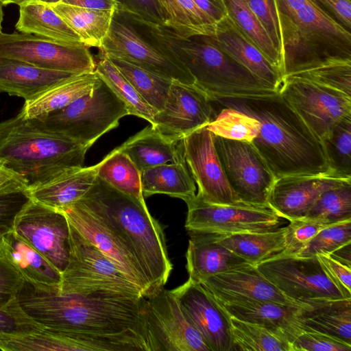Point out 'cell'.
<instances>
[{
    "label": "cell",
    "instance_id": "cell-25",
    "mask_svg": "<svg viewBox=\"0 0 351 351\" xmlns=\"http://www.w3.org/2000/svg\"><path fill=\"white\" fill-rule=\"evenodd\" d=\"M80 74L42 69L19 60L0 57V93L23 98L39 97L51 87Z\"/></svg>",
    "mask_w": 351,
    "mask_h": 351
},
{
    "label": "cell",
    "instance_id": "cell-28",
    "mask_svg": "<svg viewBox=\"0 0 351 351\" xmlns=\"http://www.w3.org/2000/svg\"><path fill=\"white\" fill-rule=\"evenodd\" d=\"M98 167L99 163L67 169L51 180L29 189L30 195L45 205L64 210L80 199L92 187Z\"/></svg>",
    "mask_w": 351,
    "mask_h": 351
},
{
    "label": "cell",
    "instance_id": "cell-35",
    "mask_svg": "<svg viewBox=\"0 0 351 351\" xmlns=\"http://www.w3.org/2000/svg\"><path fill=\"white\" fill-rule=\"evenodd\" d=\"M285 227L261 232L219 234L218 241L249 264L258 263L285 247Z\"/></svg>",
    "mask_w": 351,
    "mask_h": 351
},
{
    "label": "cell",
    "instance_id": "cell-34",
    "mask_svg": "<svg viewBox=\"0 0 351 351\" xmlns=\"http://www.w3.org/2000/svg\"><path fill=\"white\" fill-rule=\"evenodd\" d=\"M141 186L144 197L164 194L186 202L196 195L195 181L184 160L143 170L141 171Z\"/></svg>",
    "mask_w": 351,
    "mask_h": 351
},
{
    "label": "cell",
    "instance_id": "cell-41",
    "mask_svg": "<svg viewBox=\"0 0 351 351\" xmlns=\"http://www.w3.org/2000/svg\"><path fill=\"white\" fill-rule=\"evenodd\" d=\"M108 58L151 107L156 112L163 108L173 80L123 60Z\"/></svg>",
    "mask_w": 351,
    "mask_h": 351
},
{
    "label": "cell",
    "instance_id": "cell-6",
    "mask_svg": "<svg viewBox=\"0 0 351 351\" xmlns=\"http://www.w3.org/2000/svg\"><path fill=\"white\" fill-rule=\"evenodd\" d=\"M283 80L334 58L351 59V32L313 0L289 16L280 17Z\"/></svg>",
    "mask_w": 351,
    "mask_h": 351
},
{
    "label": "cell",
    "instance_id": "cell-46",
    "mask_svg": "<svg viewBox=\"0 0 351 351\" xmlns=\"http://www.w3.org/2000/svg\"><path fill=\"white\" fill-rule=\"evenodd\" d=\"M207 128L215 136L252 142L258 132L260 123L252 116L232 108L224 107Z\"/></svg>",
    "mask_w": 351,
    "mask_h": 351
},
{
    "label": "cell",
    "instance_id": "cell-45",
    "mask_svg": "<svg viewBox=\"0 0 351 351\" xmlns=\"http://www.w3.org/2000/svg\"><path fill=\"white\" fill-rule=\"evenodd\" d=\"M289 77L308 80L351 97V59L328 60Z\"/></svg>",
    "mask_w": 351,
    "mask_h": 351
},
{
    "label": "cell",
    "instance_id": "cell-31",
    "mask_svg": "<svg viewBox=\"0 0 351 351\" xmlns=\"http://www.w3.org/2000/svg\"><path fill=\"white\" fill-rule=\"evenodd\" d=\"M15 27L21 33L69 45H85L52 5L36 0H28L19 5V16Z\"/></svg>",
    "mask_w": 351,
    "mask_h": 351
},
{
    "label": "cell",
    "instance_id": "cell-9",
    "mask_svg": "<svg viewBox=\"0 0 351 351\" xmlns=\"http://www.w3.org/2000/svg\"><path fill=\"white\" fill-rule=\"evenodd\" d=\"M69 264L62 274L59 290L79 295L110 293L143 297L141 291L93 243L70 223Z\"/></svg>",
    "mask_w": 351,
    "mask_h": 351
},
{
    "label": "cell",
    "instance_id": "cell-57",
    "mask_svg": "<svg viewBox=\"0 0 351 351\" xmlns=\"http://www.w3.org/2000/svg\"><path fill=\"white\" fill-rule=\"evenodd\" d=\"M27 189V182L21 176L0 165V195Z\"/></svg>",
    "mask_w": 351,
    "mask_h": 351
},
{
    "label": "cell",
    "instance_id": "cell-50",
    "mask_svg": "<svg viewBox=\"0 0 351 351\" xmlns=\"http://www.w3.org/2000/svg\"><path fill=\"white\" fill-rule=\"evenodd\" d=\"M291 343L293 351H351V343L302 325Z\"/></svg>",
    "mask_w": 351,
    "mask_h": 351
},
{
    "label": "cell",
    "instance_id": "cell-62",
    "mask_svg": "<svg viewBox=\"0 0 351 351\" xmlns=\"http://www.w3.org/2000/svg\"><path fill=\"white\" fill-rule=\"evenodd\" d=\"M27 1L28 0H0V3L2 4V5H6L10 3L17 4L18 5H20L21 4Z\"/></svg>",
    "mask_w": 351,
    "mask_h": 351
},
{
    "label": "cell",
    "instance_id": "cell-51",
    "mask_svg": "<svg viewBox=\"0 0 351 351\" xmlns=\"http://www.w3.org/2000/svg\"><path fill=\"white\" fill-rule=\"evenodd\" d=\"M245 1L263 26L279 53L282 62L283 38L275 0H245Z\"/></svg>",
    "mask_w": 351,
    "mask_h": 351
},
{
    "label": "cell",
    "instance_id": "cell-55",
    "mask_svg": "<svg viewBox=\"0 0 351 351\" xmlns=\"http://www.w3.org/2000/svg\"><path fill=\"white\" fill-rule=\"evenodd\" d=\"M325 13L351 32V0H313Z\"/></svg>",
    "mask_w": 351,
    "mask_h": 351
},
{
    "label": "cell",
    "instance_id": "cell-11",
    "mask_svg": "<svg viewBox=\"0 0 351 351\" xmlns=\"http://www.w3.org/2000/svg\"><path fill=\"white\" fill-rule=\"evenodd\" d=\"M214 141L226 179L237 197L246 204L269 207L276 178L254 145L218 136Z\"/></svg>",
    "mask_w": 351,
    "mask_h": 351
},
{
    "label": "cell",
    "instance_id": "cell-40",
    "mask_svg": "<svg viewBox=\"0 0 351 351\" xmlns=\"http://www.w3.org/2000/svg\"><path fill=\"white\" fill-rule=\"evenodd\" d=\"M97 176L127 195L139 200L145 199L141 172L119 147L99 162Z\"/></svg>",
    "mask_w": 351,
    "mask_h": 351
},
{
    "label": "cell",
    "instance_id": "cell-64",
    "mask_svg": "<svg viewBox=\"0 0 351 351\" xmlns=\"http://www.w3.org/2000/svg\"><path fill=\"white\" fill-rule=\"evenodd\" d=\"M3 20V5L0 3V32H1L2 29V22Z\"/></svg>",
    "mask_w": 351,
    "mask_h": 351
},
{
    "label": "cell",
    "instance_id": "cell-27",
    "mask_svg": "<svg viewBox=\"0 0 351 351\" xmlns=\"http://www.w3.org/2000/svg\"><path fill=\"white\" fill-rule=\"evenodd\" d=\"M0 254L35 285L60 287L62 273L14 230L0 239Z\"/></svg>",
    "mask_w": 351,
    "mask_h": 351
},
{
    "label": "cell",
    "instance_id": "cell-13",
    "mask_svg": "<svg viewBox=\"0 0 351 351\" xmlns=\"http://www.w3.org/2000/svg\"><path fill=\"white\" fill-rule=\"evenodd\" d=\"M278 93L320 140L351 115V97L308 80L287 77Z\"/></svg>",
    "mask_w": 351,
    "mask_h": 351
},
{
    "label": "cell",
    "instance_id": "cell-21",
    "mask_svg": "<svg viewBox=\"0 0 351 351\" xmlns=\"http://www.w3.org/2000/svg\"><path fill=\"white\" fill-rule=\"evenodd\" d=\"M348 180L331 173L282 176L275 180L268 206L288 221L304 218L323 191Z\"/></svg>",
    "mask_w": 351,
    "mask_h": 351
},
{
    "label": "cell",
    "instance_id": "cell-19",
    "mask_svg": "<svg viewBox=\"0 0 351 351\" xmlns=\"http://www.w3.org/2000/svg\"><path fill=\"white\" fill-rule=\"evenodd\" d=\"M171 291L211 351L234 350L230 315L200 282L188 279Z\"/></svg>",
    "mask_w": 351,
    "mask_h": 351
},
{
    "label": "cell",
    "instance_id": "cell-29",
    "mask_svg": "<svg viewBox=\"0 0 351 351\" xmlns=\"http://www.w3.org/2000/svg\"><path fill=\"white\" fill-rule=\"evenodd\" d=\"M138 170L183 160L180 141L176 143L159 133L151 124L119 147Z\"/></svg>",
    "mask_w": 351,
    "mask_h": 351
},
{
    "label": "cell",
    "instance_id": "cell-61",
    "mask_svg": "<svg viewBox=\"0 0 351 351\" xmlns=\"http://www.w3.org/2000/svg\"><path fill=\"white\" fill-rule=\"evenodd\" d=\"M350 243H348L332 252L331 255L340 263L350 267Z\"/></svg>",
    "mask_w": 351,
    "mask_h": 351
},
{
    "label": "cell",
    "instance_id": "cell-22",
    "mask_svg": "<svg viewBox=\"0 0 351 351\" xmlns=\"http://www.w3.org/2000/svg\"><path fill=\"white\" fill-rule=\"evenodd\" d=\"M200 283L221 302L254 300L301 307L308 305L286 296L252 265L208 276Z\"/></svg>",
    "mask_w": 351,
    "mask_h": 351
},
{
    "label": "cell",
    "instance_id": "cell-3",
    "mask_svg": "<svg viewBox=\"0 0 351 351\" xmlns=\"http://www.w3.org/2000/svg\"><path fill=\"white\" fill-rule=\"evenodd\" d=\"M78 202L101 219L126 245L139 264L152 295L162 289L173 266L162 227L149 212L145 199L127 195L97 176Z\"/></svg>",
    "mask_w": 351,
    "mask_h": 351
},
{
    "label": "cell",
    "instance_id": "cell-43",
    "mask_svg": "<svg viewBox=\"0 0 351 351\" xmlns=\"http://www.w3.org/2000/svg\"><path fill=\"white\" fill-rule=\"evenodd\" d=\"M304 218L330 224L351 220V180L323 191Z\"/></svg>",
    "mask_w": 351,
    "mask_h": 351
},
{
    "label": "cell",
    "instance_id": "cell-58",
    "mask_svg": "<svg viewBox=\"0 0 351 351\" xmlns=\"http://www.w3.org/2000/svg\"><path fill=\"white\" fill-rule=\"evenodd\" d=\"M193 1L216 23L227 15L221 0H193Z\"/></svg>",
    "mask_w": 351,
    "mask_h": 351
},
{
    "label": "cell",
    "instance_id": "cell-5",
    "mask_svg": "<svg viewBox=\"0 0 351 351\" xmlns=\"http://www.w3.org/2000/svg\"><path fill=\"white\" fill-rule=\"evenodd\" d=\"M153 36L186 66L195 85L210 100L271 95L278 92L256 77L218 46L210 36H177L164 25L146 22Z\"/></svg>",
    "mask_w": 351,
    "mask_h": 351
},
{
    "label": "cell",
    "instance_id": "cell-32",
    "mask_svg": "<svg viewBox=\"0 0 351 351\" xmlns=\"http://www.w3.org/2000/svg\"><path fill=\"white\" fill-rule=\"evenodd\" d=\"M99 81L100 77L95 71L75 75L36 99L25 101L20 112L26 119H43L90 92Z\"/></svg>",
    "mask_w": 351,
    "mask_h": 351
},
{
    "label": "cell",
    "instance_id": "cell-4",
    "mask_svg": "<svg viewBox=\"0 0 351 351\" xmlns=\"http://www.w3.org/2000/svg\"><path fill=\"white\" fill-rule=\"evenodd\" d=\"M90 147L47 130L19 112L0 122V165L21 176L29 189L67 169L83 167Z\"/></svg>",
    "mask_w": 351,
    "mask_h": 351
},
{
    "label": "cell",
    "instance_id": "cell-49",
    "mask_svg": "<svg viewBox=\"0 0 351 351\" xmlns=\"http://www.w3.org/2000/svg\"><path fill=\"white\" fill-rule=\"evenodd\" d=\"M289 221L285 227V247L280 253L293 256L297 255L320 230L333 225L306 218Z\"/></svg>",
    "mask_w": 351,
    "mask_h": 351
},
{
    "label": "cell",
    "instance_id": "cell-14",
    "mask_svg": "<svg viewBox=\"0 0 351 351\" xmlns=\"http://www.w3.org/2000/svg\"><path fill=\"white\" fill-rule=\"evenodd\" d=\"M14 231L62 274L70 257V223L64 211L31 199L18 215Z\"/></svg>",
    "mask_w": 351,
    "mask_h": 351
},
{
    "label": "cell",
    "instance_id": "cell-60",
    "mask_svg": "<svg viewBox=\"0 0 351 351\" xmlns=\"http://www.w3.org/2000/svg\"><path fill=\"white\" fill-rule=\"evenodd\" d=\"M312 0H275L276 8L280 17L292 15L299 9L308 4Z\"/></svg>",
    "mask_w": 351,
    "mask_h": 351
},
{
    "label": "cell",
    "instance_id": "cell-16",
    "mask_svg": "<svg viewBox=\"0 0 351 351\" xmlns=\"http://www.w3.org/2000/svg\"><path fill=\"white\" fill-rule=\"evenodd\" d=\"M186 204L188 231L230 234L271 230L280 223V217L269 207L210 204L197 195Z\"/></svg>",
    "mask_w": 351,
    "mask_h": 351
},
{
    "label": "cell",
    "instance_id": "cell-26",
    "mask_svg": "<svg viewBox=\"0 0 351 351\" xmlns=\"http://www.w3.org/2000/svg\"><path fill=\"white\" fill-rule=\"evenodd\" d=\"M218 302L230 317L282 331L291 341L302 329L298 320L301 306L254 300Z\"/></svg>",
    "mask_w": 351,
    "mask_h": 351
},
{
    "label": "cell",
    "instance_id": "cell-2",
    "mask_svg": "<svg viewBox=\"0 0 351 351\" xmlns=\"http://www.w3.org/2000/svg\"><path fill=\"white\" fill-rule=\"evenodd\" d=\"M212 101L258 121V132L251 143L276 179L331 173L321 140L278 92L260 97H220Z\"/></svg>",
    "mask_w": 351,
    "mask_h": 351
},
{
    "label": "cell",
    "instance_id": "cell-42",
    "mask_svg": "<svg viewBox=\"0 0 351 351\" xmlns=\"http://www.w3.org/2000/svg\"><path fill=\"white\" fill-rule=\"evenodd\" d=\"M95 71L112 90L125 103L129 114L135 115L153 123L157 112L136 92L111 60L100 53Z\"/></svg>",
    "mask_w": 351,
    "mask_h": 351
},
{
    "label": "cell",
    "instance_id": "cell-48",
    "mask_svg": "<svg viewBox=\"0 0 351 351\" xmlns=\"http://www.w3.org/2000/svg\"><path fill=\"white\" fill-rule=\"evenodd\" d=\"M43 326L21 309L17 298L0 308V341L34 332Z\"/></svg>",
    "mask_w": 351,
    "mask_h": 351
},
{
    "label": "cell",
    "instance_id": "cell-23",
    "mask_svg": "<svg viewBox=\"0 0 351 351\" xmlns=\"http://www.w3.org/2000/svg\"><path fill=\"white\" fill-rule=\"evenodd\" d=\"M189 234L186 268L192 282L250 265L222 245L218 234L193 230Z\"/></svg>",
    "mask_w": 351,
    "mask_h": 351
},
{
    "label": "cell",
    "instance_id": "cell-39",
    "mask_svg": "<svg viewBox=\"0 0 351 351\" xmlns=\"http://www.w3.org/2000/svg\"><path fill=\"white\" fill-rule=\"evenodd\" d=\"M234 350L293 351L292 343L283 332L230 317Z\"/></svg>",
    "mask_w": 351,
    "mask_h": 351
},
{
    "label": "cell",
    "instance_id": "cell-44",
    "mask_svg": "<svg viewBox=\"0 0 351 351\" xmlns=\"http://www.w3.org/2000/svg\"><path fill=\"white\" fill-rule=\"evenodd\" d=\"M321 141L330 172L351 178V115L341 119Z\"/></svg>",
    "mask_w": 351,
    "mask_h": 351
},
{
    "label": "cell",
    "instance_id": "cell-33",
    "mask_svg": "<svg viewBox=\"0 0 351 351\" xmlns=\"http://www.w3.org/2000/svg\"><path fill=\"white\" fill-rule=\"evenodd\" d=\"M4 351H101L93 340L43 326L28 334L0 341Z\"/></svg>",
    "mask_w": 351,
    "mask_h": 351
},
{
    "label": "cell",
    "instance_id": "cell-7",
    "mask_svg": "<svg viewBox=\"0 0 351 351\" xmlns=\"http://www.w3.org/2000/svg\"><path fill=\"white\" fill-rule=\"evenodd\" d=\"M99 50L107 57L123 60L184 84H195L189 70L152 36L144 21L116 9Z\"/></svg>",
    "mask_w": 351,
    "mask_h": 351
},
{
    "label": "cell",
    "instance_id": "cell-18",
    "mask_svg": "<svg viewBox=\"0 0 351 351\" xmlns=\"http://www.w3.org/2000/svg\"><path fill=\"white\" fill-rule=\"evenodd\" d=\"M208 95L195 84L172 80L163 108L151 124L174 142L207 126L216 117Z\"/></svg>",
    "mask_w": 351,
    "mask_h": 351
},
{
    "label": "cell",
    "instance_id": "cell-53",
    "mask_svg": "<svg viewBox=\"0 0 351 351\" xmlns=\"http://www.w3.org/2000/svg\"><path fill=\"white\" fill-rule=\"evenodd\" d=\"M116 10L154 25H164L157 0H114Z\"/></svg>",
    "mask_w": 351,
    "mask_h": 351
},
{
    "label": "cell",
    "instance_id": "cell-63",
    "mask_svg": "<svg viewBox=\"0 0 351 351\" xmlns=\"http://www.w3.org/2000/svg\"><path fill=\"white\" fill-rule=\"evenodd\" d=\"M51 5H53L55 4H57L58 3H61L63 0H36Z\"/></svg>",
    "mask_w": 351,
    "mask_h": 351
},
{
    "label": "cell",
    "instance_id": "cell-54",
    "mask_svg": "<svg viewBox=\"0 0 351 351\" xmlns=\"http://www.w3.org/2000/svg\"><path fill=\"white\" fill-rule=\"evenodd\" d=\"M23 282L21 274L0 254V308L16 299Z\"/></svg>",
    "mask_w": 351,
    "mask_h": 351
},
{
    "label": "cell",
    "instance_id": "cell-10",
    "mask_svg": "<svg viewBox=\"0 0 351 351\" xmlns=\"http://www.w3.org/2000/svg\"><path fill=\"white\" fill-rule=\"evenodd\" d=\"M288 298L301 303L318 299L351 298L328 275L317 256L279 253L255 266Z\"/></svg>",
    "mask_w": 351,
    "mask_h": 351
},
{
    "label": "cell",
    "instance_id": "cell-52",
    "mask_svg": "<svg viewBox=\"0 0 351 351\" xmlns=\"http://www.w3.org/2000/svg\"><path fill=\"white\" fill-rule=\"evenodd\" d=\"M31 199L29 189L0 195V239L14 230L18 215Z\"/></svg>",
    "mask_w": 351,
    "mask_h": 351
},
{
    "label": "cell",
    "instance_id": "cell-56",
    "mask_svg": "<svg viewBox=\"0 0 351 351\" xmlns=\"http://www.w3.org/2000/svg\"><path fill=\"white\" fill-rule=\"evenodd\" d=\"M317 256L331 278L343 289L351 292L350 267L330 254H318Z\"/></svg>",
    "mask_w": 351,
    "mask_h": 351
},
{
    "label": "cell",
    "instance_id": "cell-17",
    "mask_svg": "<svg viewBox=\"0 0 351 351\" xmlns=\"http://www.w3.org/2000/svg\"><path fill=\"white\" fill-rule=\"evenodd\" d=\"M214 139L215 135L205 126L180 141L183 158L197 184L196 195L210 204H246L241 201L229 185Z\"/></svg>",
    "mask_w": 351,
    "mask_h": 351
},
{
    "label": "cell",
    "instance_id": "cell-12",
    "mask_svg": "<svg viewBox=\"0 0 351 351\" xmlns=\"http://www.w3.org/2000/svg\"><path fill=\"white\" fill-rule=\"evenodd\" d=\"M0 57L74 74L93 72L96 66L89 47L86 45H69L21 32H0Z\"/></svg>",
    "mask_w": 351,
    "mask_h": 351
},
{
    "label": "cell",
    "instance_id": "cell-15",
    "mask_svg": "<svg viewBox=\"0 0 351 351\" xmlns=\"http://www.w3.org/2000/svg\"><path fill=\"white\" fill-rule=\"evenodd\" d=\"M143 313L154 351H211L171 290L145 298Z\"/></svg>",
    "mask_w": 351,
    "mask_h": 351
},
{
    "label": "cell",
    "instance_id": "cell-8",
    "mask_svg": "<svg viewBox=\"0 0 351 351\" xmlns=\"http://www.w3.org/2000/svg\"><path fill=\"white\" fill-rule=\"evenodd\" d=\"M128 114L125 103L100 78L88 93L38 119L47 130L90 147Z\"/></svg>",
    "mask_w": 351,
    "mask_h": 351
},
{
    "label": "cell",
    "instance_id": "cell-1",
    "mask_svg": "<svg viewBox=\"0 0 351 351\" xmlns=\"http://www.w3.org/2000/svg\"><path fill=\"white\" fill-rule=\"evenodd\" d=\"M21 309L47 328L114 345L119 351H154L143 313L145 297L79 295L23 280Z\"/></svg>",
    "mask_w": 351,
    "mask_h": 351
},
{
    "label": "cell",
    "instance_id": "cell-59",
    "mask_svg": "<svg viewBox=\"0 0 351 351\" xmlns=\"http://www.w3.org/2000/svg\"><path fill=\"white\" fill-rule=\"evenodd\" d=\"M61 3L104 10H114L117 5L114 0H63Z\"/></svg>",
    "mask_w": 351,
    "mask_h": 351
},
{
    "label": "cell",
    "instance_id": "cell-38",
    "mask_svg": "<svg viewBox=\"0 0 351 351\" xmlns=\"http://www.w3.org/2000/svg\"><path fill=\"white\" fill-rule=\"evenodd\" d=\"M228 16L240 32L254 45L282 76L281 57L263 26L245 0H221Z\"/></svg>",
    "mask_w": 351,
    "mask_h": 351
},
{
    "label": "cell",
    "instance_id": "cell-30",
    "mask_svg": "<svg viewBox=\"0 0 351 351\" xmlns=\"http://www.w3.org/2000/svg\"><path fill=\"white\" fill-rule=\"evenodd\" d=\"M298 314L304 326L351 343V298L309 301Z\"/></svg>",
    "mask_w": 351,
    "mask_h": 351
},
{
    "label": "cell",
    "instance_id": "cell-20",
    "mask_svg": "<svg viewBox=\"0 0 351 351\" xmlns=\"http://www.w3.org/2000/svg\"><path fill=\"white\" fill-rule=\"evenodd\" d=\"M62 211L75 230L110 258L141 291L143 297L152 295L149 283L136 258L101 219L78 201Z\"/></svg>",
    "mask_w": 351,
    "mask_h": 351
},
{
    "label": "cell",
    "instance_id": "cell-24",
    "mask_svg": "<svg viewBox=\"0 0 351 351\" xmlns=\"http://www.w3.org/2000/svg\"><path fill=\"white\" fill-rule=\"evenodd\" d=\"M210 36L218 46L256 77L279 90L282 83L279 70L240 32L228 14L217 23L215 33Z\"/></svg>",
    "mask_w": 351,
    "mask_h": 351
},
{
    "label": "cell",
    "instance_id": "cell-47",
    "mask_svg": "<svg viewBox=\"0 0 351 351\" xmlns=\"http://www.w3.org/2000/svg\"><path fill=\"white\" fill-rule=\"evenodd\" d=\"M350 243H351V220H348L333 224L320 230L295 256L311 257L318 254H331Z\"/></svg>",
    "mask_w": 351,
    "mask_h": 351
},
{
    "label": "cell",
    "instance_id": "cell-36",
    "mask_svg": "<svg viewBox=\"0 0 351 351\" xmlns=\"http://www.w3.org/2000/svg\"><path fill=\"white\" fill-rule=\"evenodd\" d=\"M164 26L177 36H213L217 23L203 12L193 0H157Z\"/></svg>",
    "mask_w": 351,
    "mask_h": 351
},
{
    "label": "cell",
    "instance_id": "cell-37",
    "mask_svg": "<svg viewBox=\"0 0 351 351\" xmlns=\"http://www.w3.org/2000/svg\"><path fill=\"white\" fill-rule=\"evenodd\" d=\"M53 10L79 36L84 45L100 49L110 29L114 11L86 8L63 3Z\"/></svg>",
    "mask_w": 351,
    "mask_h": 351
}]
</instances>
